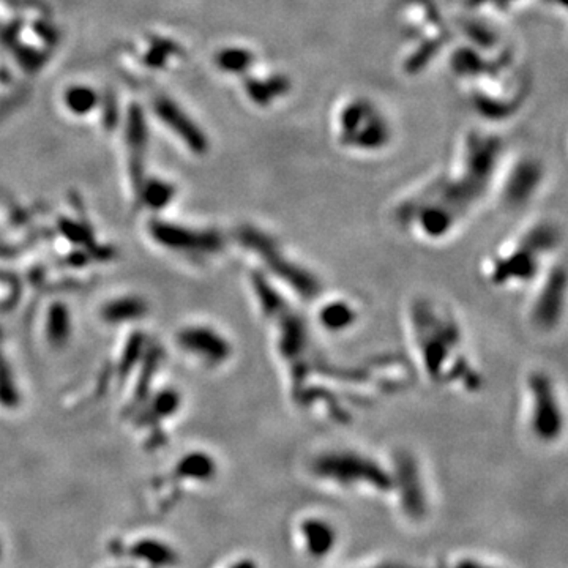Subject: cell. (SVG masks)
Listing matches in <instances>:
<instances>
[{
	"label": "cell",
	"instance_id": "cell-15",
	"mask_svg": "<svg viewBox=\"0 0 568 568\" xmlns=\"http://www.w3.org/2000/svg\"><path fill=\"white\" fill-rule=\"evenodd\" d=\"M168 187L162 183H152L150 188V199L153 202H164L166 197H168Z\"/></svg>",
	"mask_w": 568,
	"mask_h": 568
},
{
	"label": "cell",
	"instance_id": "cell-9",
	"mask_svg": "<svg viewBox=\"0 0 568 568\" xmlns=\"http://www.w3.org/2000/svg\"><path fill=\"white\" fill-rule=\"evenodd\" d=\"M300 530L305 539L306 551L313 558L322 559L335 548L336 532L330 523L319 520V518H310V520L301 523Z\"/></svg>",
	"mask_w": 568,
	"mask_h": 568
},
{
	"label": "cell",
	"instance_id": "cell-3",
	"mask_svg": "<svg viewBox=\"0 0 568 568\" xmlns=\"http://www.w3.org/2000/svg\"><path fill=\"white\" fill-rule=\"evenodd\" d=\"M413 325L418 330V343L425 368L428 374L437 378L442 365L448 360L450 350L455 349L460 341V330L452 320L443 319L433 310H422L416 306L413 310Z\"/></svg>",
	"mask_w": 568,
	"mask_h": 568
},
{
	"label": "cell",
	"instance_id": "cell-8",
	"mask_svg": "<svg viewBox=\"0 0 568 568\" xmlns=\"http://www.w3.org/2000/svg\"><path fill=\"white\" fill-rule=\"evenodd\" d=\"M155 113L158 119L166 123L176 134H178V138L185 144L191 147L196 153H204L207 147L206 136L201 133V129L196 127V123L174 101L166 97L158 98L155 101Z\"/></svg>",
	"mask_w": 568,
	"mask_h": 568
},
{
	"label": "cell",
	"instance_id": "cell-5",
	"mask_svg": "<svg viewBox=\"0 0 568 568\" xmlns=\"http://www.w3.org/2000/svg\"><path fill=\"white\" fill-rule=\"evenodd\" d=\"M529 392L532 393V429L545 441H553L562 431V411L553 382L545 373H535L529 379Z\"/></svg>",
	"mask_w": 568,
	"mask_h": 568
},
{
	"label": "cell",
	"instance_id": "cell-10",
	"mask_svg": "<svg viewBox=\"0 0 568 568\" xmlns=\"http://www.w3.org/2000/svg\"><path fill=\"white\" fill-rule=\"evenodd\" d=\"M127 141L129 149L133 152V163L139 168L147 144V125L144 114H142V109L138 106H132L128 113Z\"/></svg>",
	"mask_w": 568,
	"mask_h": 568
},
{
	"label": "cell",
	"instance_id": "cell-7",
	"mask_svg": "<svg viewBox=\"0 0 568 568\" xmlns=\"http://www.w3.org/2000/svg\"><path fill=\"white\" fill-rule=\"evenodd\" d=\"M565 299V275L562 270H554L548 276L541 292L534 306V320L541 329H553L562 318Z\"/></svg>",
	"mask_w": 568,
	"mask_h": 568
},
{
	"label": "cell",
	"instance_id": "cell-16",
	"mask_svg": "<svg viewBox=\"0 0 568 568\" xmlns=\"http://www.w3.org/2000/svg\"><path fill=\"white\" fill-rule=\"evenodd\" d=\"M456 568H494V567H488V565H483V564H480V562H475V560H462V562H460Z\"/></svg>",
	"mask_w": 568,
	"mask_h": 568
},
{
	"label": "cell",
	"instance_id": "cell-18",
	"mask_svg": "<svg viewBox=\"0 0 568 568\" xmlns=\"http://www.w3.org/2000/svg\"><path fill=\"white\" fill-rule=\"evenodd\" d=\"M373 568H409V567H404V565H399V564H382V565L373 567Z\"/></svg>",
	"mask_w": 568,
	"mask_h": 568
},
{
	"label": "cell",
	"instance_id": "cell-14",
	"mask_svg": "<svg viewBox=\"0 0 568 568\" xmlns=\"http://www.w3.org/2000/svg\"><path fill=\"white\" fill-rule=\"evenodd\" d=\"M243 64V54L236 51H226L220 55V65L226 70H237Z\"/></svg>",
	"mask_w": 568,
	"mask_h": 568
},
{
	"label": "cell",
	"instance_id": "cell-1",
	"mask_svg": "<svg viewBox=\"0 0 568 568\" xmlns=\"http://www.w3.org/2000/svg\"><path fill=\"white\" fill-rule=\"evenodd\" d=\"M311 469L316 477L341 486L368 485L374 490H393L392 474L374 460L354 452H329L318 456Z\"/></svg>",
	"mask_w": 568,
	"mask_h": 568
},
{
	"label": "cell",
	"instance_id": "cell-12",
	"mask_svg": "<svg viewBox=\"0 0 568 568\" xmlns=\"http://www.w3.org/2000/svg\"><path fill=\"white\" fill-rule=\"evenodd\" d=\"M98 95L87 85H73L65 92V104L75 115H85L97 106Z\"/></svg>",
	"mask_w": 568,
	"mask_h": 568
},
{
	"label": "cell",
	"instance_id": "cell-6",
	"mask_svg": "<svg viewBox=\"0 0 568 568\" xmlns=\"http://www.w3.org/2000/svg\"><path fill=\"white\" fill-rule=\"evenodd\" d=\"M393 488L399 491V499L407 516L420 520L426 513V496L420 477L417 462L411 455L401 453L395 462V474H392Z\"/></svg>",
	"mask_w": 568,
	"mask_h": 568
},
{
	"label": "cell",
	"instance_id": "cell-11",
	"mask_svg": "<svg viewBox=\"0 0 568 568\" xmlns=\"http://www.w3.org/2000/svg\"><path fill=\"white\" fill-rule=\"evenodd\" d=\"M355 311L346 301H333L320 311V322L327 330H344L354 324Z\"/></svg>",
	"mask_w": 568,
	"mask_h": 568
},
{
	"label": "cell",
	"instance_id": "cell-13",
	"mask_svg": "<svg viewBox=\"0 0 568 568\" xmlns=\"http://www.w3.org/2000/svg\"><path fill=\"white\" fill-rule=\"evenodd\" d=\"M176 46L169 41H157L153 43V46L149 49V54L145 55L147 65L152 68H159L166 64L169 54H174Z\"/></svg>",
	"mask_w": 568,
	"mask_h": 568
},
{
	"label": "cell",
	"instance_id": "cell-4",
	"mask_svg": "<svg viewBox=\"0 0 568 568\" xmlns=\"http://www.w3.org/2000/svg\"><path fill=\"white\" fill-rule=\"evenodd\" d=\"M250 245L255 246L257 255L261 256L271 274L280 278L283 283L289 284L294 292L304 299H314L320 292V284L310 270L294 262L286 253L283 251L280 243L261 234H250Z\"/></svg>",
	"mask_w": 568,
	"mask_h": 568
},
{
	"label": "cell",
	"instance_id": "cell-2",
	"mask_svg": "<svg viewBox=\"0 0 568 568\" xmlns=\"http://www.w3.org/2000/svg\"><path fill=\"white\" fill-rule=\"evenodd\" d=\"M558 243L554 227L539 226L520 240V245L509 255L496 259L491 270V280L499 284L523 283L535 276L540 265V257Z\"/></svg>",
	"mask_w": 568,
	"mask_h": 568
},
{
	"label": "cell",
	"instance_id": "cell-17",
	"mask_svg": "<svg viewBox=\"0 0 568 568\" xmlns=\"http://www.w3.org/2000/svg\"><path fill=\"white\" fill-rule=\"evenodd\" d=\"M232 568H256V565L250 560H242V562H239V564L234 565Z\"/></svg>",
	"mask_w": 568,
	"mask_h": 568
}]
</instances>
